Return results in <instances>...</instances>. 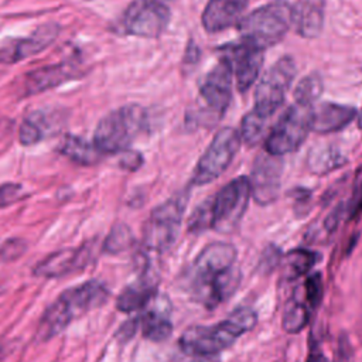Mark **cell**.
<instances>
[{
	"label": "cell",
	"mask_w": 362,
	"mask_h": 362,
	"mask_svg": "<svg viewBox=\"0 0 362 362\" xmlns=\"http://www.w3.org/2000/svg\"><path fill=\"white\" fill-rule=\"evenodd\" d=\"M239 280L235 246L215 242L205 246L191 264L188 290L197 303L212 310L235 293Z\"/></svg>",
	"instance_id": "cell-1"
},
{
	"label": "cell",
	"mask_w": 362,
	"mask_h": 362,
	"mask_svg": "<svg viewBox=\"0 0 362 362\" xmlns=\"http://www.w3.org/2000/svg\"><path fill=\"white\" fill-rule=\"evenodd\" d=\"M109 290L98 280H89L66 288L42 314L37 329V339L44 342L54 338L75 318L105 304Z\"/></svg>",
	"instance_id": "cell-2"
},
{
	"label": "cell",
	"mask_w": 362,
	"mask_h": 362,
	"mask_svg": "<svg viewBox=\"0 0 362 362\" xmlns=\"http://www.w3.org/2000/svg\"><path fill=\"white\" fill-rule=\"evenodd\" d=\"M256 324V314L247 307L236 308L226 320L215 325H194L187 328L180 338L184 354L215 356L229 348L243 332Z\"/></svg>",
	"instance_id": "cell-3"
},
{
	"label": "cell",
	"mask_w": 362,
	"mask_h": 362,
	"mask_svg": "<svg viewBox=\"0 0 362 362\" xmlns=\"http://www.w3.org/2000/svg\"><path fill=\"white\" fill-rule=\"evenodd\" d=\"M147 124V116L139 105H127L103 116L96 126L93 144L103 154L124 151Z\"/></svg>",
	"instance_id": "cell-4"
},
{
	"label": "cell",
	"mask_w": 362,
	"mask_h": 362,
	"mask_svg": "<svg viewBox=\"0 0 362 362\" xmlns=\"http://www.w3.org/2000/svg\"><path fill=\"white\" fill-rule=\"evenodd\" d=\"M293 24V7L283 0L267 3L239 21L242 40L262 49L277 44Z\"/></svg>",
	"instance_id": "cell-5"
},
{
	"label": "cell",
	"mask_w": 362,
	"mask_h": 362,
	"mask_svg": "<svg viewBox=\"0 0 362 362\" xmlns=\"http://www.w3.org/2000/svg\"><path fill=\"white\" fill-rule=\"evenodd\" d=\"M313 105L296 102L277 120L264 141L272 156H283L297 150L313 127Z\"/></svg>",
	"instance_id": "cell-6"
},
{
	"label": "cell",
	"mask_w": 362,
	"mask_h": 362,
	"mask_svg": "<svg viewBox=\"0 0 362 362\" xmlns=\"http://www.w3.org/2000/svg\"><path fill=\"white\" fill-rule=\"evenodd\" d=\"M252 197L250 182L247 177H238L222 187L212 198H209L211 229L221 233L235 230L247 208Z\"/></svg>",
	"instance_id": "cell-7"
},
{
	"label": "cell",
	"mask_w": 362,
	"mask_h": 362,
	"mask_svg": "<svg viewBox=\"0 0 362 362\" xmlns=\"http://www.w3.org/2000/svg\"><path fill=\"white\" fill-rule=\"evenodd\" d=\"M187 201V194L178 192L151 211L143 226V242L148 249L165 250L175 242Z\"/></svg>",
	"instance_id": "cell-8"
},
{
	"label": "cell",
	"mask_w": 362,
	"mask_h": 362,
	"mask_svg": "<svg viewBox=\"0 0 362 362\" xmlns=\"http://www.w3.org/2000/svg\"><path fill=\"white\" fill-rule=\"evenodd\" d=\"M294 75L296 62L291 57H283L276 61L260 78L255 92L253 110L270 119L281 106Z\"/></svg>",
	"instance_id": "cell-9"
},
{
	"label": "cell",
	"mask_w": 362,
	"mask_h": 362,
	"mask_svg": "<svg viewBox=\"0 0 362 362\" xmlns=\"http://www.w3.org/2000/svg\"><path fill=\"white\" fill-rule=\"evenodd\" d=\"M240 140V133L236 129H221L201 156L192 174V182L204 185L216 180L232 163L239 150Z\"/></svg>",
	"instance_id": "cell-10"
},
{
	"label": "cell",
	"mask_w": 362,
	"mask_h": 362,
	"mask_svg": "<svg viewBox=\"0 0 362 362\" xmlns=\"http://www.w3.org/2000/svg\"><path fill=\"white\" fill-rule=\"evenodd\" d=\"M170 21V8L160 0H134L123 16V25L132 35L158 37Z\"/></svg>",
	"instance_id": "cell-11"
},
{
	"label": "cell",
	"mask_w": 362,
	"mask_h": 362,
	"mask_svg": "<svg viewBox=\"0 0 362 362\" xmlns=\"http://www.w3.org/2000/svg\"><path fill=\"white\" fill-rule=\"evenodd\" d=\"M201 98L218 116L226 110L232 98V62L225 55L206 75L201 85Z\"/></svg>",
	"instance_id": "cell-12"
},
{
	"label": "cell",
	"mask_w": 362,
	"mask_h": 362,
	"mask_svg": "<svg viewBox=\"0 0 362 362\" xmlns=\"http://www.w3.org/2000/svg\"><path fill=\"white\" fill-rule=\"evenodd\" d=\"M277 156H262L256 160L252 175L249 177L252 197L257 204L266 205L276 199L280 189L281 164Z\"/></svg>",
	"instance_id": "cell-13"
},
{
	"label": "cell",
	"mask_w": 362,
	"mask_h": 362,
	"mask_svg": "<svg viewBox=\"0 0 362 362\" xmlns=\"http://www.w3.org/2000/svg\"><path fill=\"white\" fill-rule=\"evenodd\" d=\"M226 49L229 51L226 57L230 59L232 66H235L236 86L240 92H246L257 79L263 65V49L245 40L226 47Z\"/></svg>",
	"instance_id": "cell-14"
},
{
	"label": "cell",
	"mask_w": 362,
	"mask_h": 362,
	"mask_svg": "<svg viewBox=\"0 0 362 362\" xmlns=\"http://www.w3.org/2000/svg\"><path fill=\"white\" fill-rule=\"evenodd\" d=\"M89 256V250L85 246L61 249L38 262L34 267V274L45 279H58L83 269Z\"/></svg>",
	"instance_id": "cell-15"
},
{
	"label": "cell",
	"mask_w": 362,
	"mask_h": 362,
	"mask_svg": "<svg viewBox=\"0 0 362 362\" xmlns=\"http://www.w3.org/2000/svg\"><path fill=\"white\" fill-rule=\"evenodd\" d=\"M249 0H209L202 13V25L208 33H219L239 23Z\"/></svg>",
	"instance_id": "cell-16"
},
{
	"label": "cell",
	"mask_w": 362,
	"mask_h": 362,
	"mask_svg": "<svg viewBox=\"0 0 362 362\" xmlns=\"http://www.w3.org/2000/svg\"><path fill=\"white\" fill-rule=\"evenodd\" d=\"M57 34L58 27L55 24L42 25L28 38L18 40L13 45H6L0 48V62L10 64L37 54L41 49H44L48 44H51Z\"/></svg>",
	"instance_id": "cell-17"
},
{
	"label": "cell",
	"mask_w": 362,
	"mask_h": 362,
	"mask_svg": "<svg viewBox=\"0 0 362 362\" xmlns=\"http://www.w3.org/2000/svg\"><path fill=\"white\" fill-rule=\"evenodd\" d=\"M325 0H297L293 6V25L305 38L317 37L324 24Z\"/></svg>",
	"instance_id": "cell-18"
},
{
	"label": "cell",
	"mask_w": 362,
	"mask_h": 362,
	"mask_svg": "<svg viewBox=\"0 0 362 362\" xmlns=\"http://www.w3.org/2000/svg\"><path fill=\"white\" fill-rule=\"evenodd\" d=\"M356 116V110L352 106L325 102L314 109L313 127L317 133H332L344 129Z\"/></svg>",
	"instance_id": "cell-19"
},
{
	"label": "cell",
	"mask_w": 362,
	"mask_h": 362,
	"mask_svg": "<svg viewBox=\"0 0 362 362\" xmlns=\"http://www.w3.org/2000/svg\"><path fill=\"white\" fill-rule=\"evenodd\" d=\"M156 297V284L148 279H141L127 286L116 300V308L123 313H133L146 308Z\"/></svg>",
	"instance_id": "cell-20"
},
{
	"label": "cell",
	"mask_w": 362,
	"mask_h": 362,
	"mask_svg": "<svg viewBox=\"0 0 362 362\" xmlns=\"http://www.w3.org/2000/svg\"><path fill=\"white\" fill-rule=\"evenodd\" d=\"M139 321L143 337L154 342H161L167 339L173 331L168 311L158 304L140 315Z\"/></svg>",
	"instance_id": "cell-21"
},
{
	"label": "cell",
	"mask_w": 362,
	"mask_h": 362,
	"mask_svg": "<svg viewBox=\"0 0 362 362\" xmlns=\"http://www.w3.org/2000/svg\"><path fill=\"white\" fill-rule=\"evenodd\" d=\"M74 66L71 65H52L44 66L31 72L27 78V89L30 92H41L48 88L57 86L61 82L74 76Z\"/></svg>",
	"instance_id": "cell-22"
},
{
	"label": "cell",
	"mask_w": 362,
	"mask_h": 362,
	"mask_svg": "<svg viewBox=\"0 0 362 362\" xmlns=\"http://www.w3.org/2000/svg\"><path fill=\"white\" fill-rule=\"evenodd\" d=\"M59 150L69 160L85 165L98 163L103 154L95 144H90L78 136H66L62 140Z\"/></svg>",
	"instance_id": "cell-23"
},
{
	"label": "cell",
	"mask_w": 362,
	"mask_h": 362,
	"mask_svg": "<svg viewBox=\"0 0 362 362\" xmlns=\"http://www.w3.org/2000/svg\"><path fill=\"white\" fill-rule=\"evenodd\" d=\"M345 157L332 146L314 147L307 158V164L314 174H327L341 165H344Z\"/></svg>",
	"instance_id": "cell-24"
},
{
	"label": "cell",
	"mask_w": 362,
	"mask_h": 362,
	"mask_svg": "<svg viewBox=\"0 0 362 362\" xmlns=\"http://www.w3.org/2000/svg\"><path fill=\"white\" fill-rule=\"evenodd\" d=\"M317 256L314 252L305 249L290 250L281 260V272L286 279H297L305 274L315 263Z\"/></svg>",
	"instance_id": "cell-25"
},
{
	"label": "cell",
	"mask_w": 362,
	"mask_h": 362,
	"mask_svg": "<svg viewBox=\"0 0 362 362\" xmlns=\"http://www.w3.org/2000/svg\"><path fill=\"white\" fill-rule=\"evenodd\" d=\"M310 318V307L305 300L291 298L284 308L283 313V328L290 334H296L301 331Z\"/></svg>",
	"instance_id": "cell-26"
},
{
	"label": "cell",
	"mask_w": 362,
	"mask_h": 362,
	"mask_svg": "<svg viewBox=\"0 0 362 362\" xmlns=\"http://www.w3.org/2000/svg\"><path fill=\"white\" fill-rule=\"evenodd\" d=\"M269 119L257 113L256 110H250L242 120L240 124V139L247 146H256L264 136Z\"/></svg>",
	"instance_id": "cell-27"
},
{
	"label": "cell",
	"mask_w": 362,
	"mask_h": 362,
	"mask_svg": "<svg viewBox=\"0 0 362 362\" xmlns=\"http://www.w3.org/2000/svg\"><path fill=\"white\" fill-rule=\"evenodd\" d=\"M322 93V81L317 74L303 78L294 89L296 102L313 105Z\"/></svg>",
	"instance_id": "cell-28"
},
{
	"label": "cell",
	"mask_w": 362,
	"mask_h": 362,
	"mask_svg": "<svg viewBox=\"0 0 362 362\" xmlns=\"http://www.w3.org/2000/svg\"><path fill=\"white\" fill-rule=\"evenodd\" d=\"M130 245H132V232H130V229L126 225L119 223L110 230L109 236L106 238L105 249L109 253H117V252H122V250L127 249Z\"/></svg>",
	"instance_id": "cell-29"
},
{
	"label": "cell",
	"mask_w": 362,
	"mask_h": 362,
	"mask_svg": "<svg viewBox=\"0 0 362 362\" xmlns=\"http://www.w3.org/2000/svg\"><path fill=\"white\" fill-rule=\"evenodd\" d=\"M44 134V122L42 119L40 120V115L27 117L21 127H20V141L24 146H31L37 143Z\"/></svg>",
	"instance_id": "cell-30"
},
{
	"label": "cell",
	"mask_w": 362,
	"mask_h": 362,
	"mask_svg": "<svg viewBox=\"0 0 362 362\" xmlns=\"http://www.w3.org/2000/svg\"><path fill=\"white\" fill-rule=\"evenodd\" d=\"M322 294V281L320 273H314L304 281V300L310 308L318 305Z\"/></svg>",
	"instance_id": "cell-31"
},
{
	"label": "cell",
	"mask_w": 362,
	"mask_h": 362,
	"mask_svg": "<svg viewBox=\"0 0 362 362\" xmlns=\"http://www.w3.org/2000/svg\"><path fill=\"white\" fill-rule=\"evenodd\" d=\"M24 189L20 184H3L0 185V208L8 206L24 197Z\"/></svg>",
	"instance_id": "cell-32"
},
{
	"label": "cell",
	"mask_w": 362,
	"mask_h": 362,
	"mask_svg": "<svg viewBox=\"0 0 362 362\" xmlns=\"http://www.w3.org/2000/svg\"><path fill=\"white\" fill-rule=\"evenodd\" d=\"M361 208H362V170L359 171V174L356 175V180H355V187H354V192H352L351 204H349L351 215H354Z\"/></svg>",
	"instance_id": "cell-33"
},
{
	"label": "cell",
	"mask_w": 362,
	"mask_h": 362,
	"mask_svg": "<svg viewBox=\"0 0 362 362\" xmlns=\"http://www.w3.org/2000/svg\"><path fill=\"white\" fill-rule=\"evenodd\" d=\"M279 259H280V252L274 246H269L267 250L263 252V255H262L260 267L270 270V269H273L277 264Z\"/></svg>",
	"instance_id": "cell-34"
},
{
	"label": "cell",
	"mask_w": 362,
	"mask_h": 362,
	"mask_svg": "<svg viewBox=\"0 0 362 362\" xmlns=\"http://www.w3.org/2000/svg\"><path fill=\"white\" fill-rule=\"evenodd\" d=\"M177 362H219L215 356H208V355H191V354H184L181 352V359Z\"/></svg>",
	"instance_id": "cell-35"
},
{
	"label": "cell",
	"mask_w": 362,
	"mask_h": 362,
	"mask_svg": "<svg viewBox=\"0 0 362 362\" xmlns=\"http://www.w3.org/2000/svg\"><path fill=\"white\" fill-rule=\"evenodd\" d=\"M307 362H329V361L327 359V356L322 352L315 351V352L310 354V356L307 358Z\"/></svg>",
	"instance_id": "cell-36"
},
{
	"label": "cell",
	"mask_w": 362,
	"mask_h": 362,
	"mask_svg": "<svg viewBox=\"0 0 362 362\" xmlns=\"http://www.w3.org/2000/svg\"><path fill=\"white\" fill-rule=\"evenodd\" d=\"M358 126L359 129H362V110L358 113Z\"/></svg>",
	"instance_id": "cell-37"
}]
</instances>
